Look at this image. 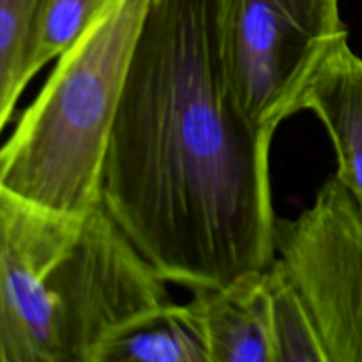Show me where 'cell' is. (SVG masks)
Segmentation results:
<instances>
[{
	"instance_id": "obj_1",
	"label": "cell",
	"mask_w": 362,
	"mask_h": 362,
	"mask_svg": "<svg viewBox=\"0 0 362 362\" xmlns=\"http://www.w3.org/2000/svg\"><path fill=\"white\" fill-rule=\"evenodd\" d=\"M274 138L223 73L216 0H151L103 172V205L170 283L226 285L276 258Z\"/></svg>"
},
{
	"instance_id": "obj_11",
	"label": "cell",
	"mask_w": 362,
	"mask_h": 362,
	"mask_svg": "<svg viewBox=\"0 0 362 362\" xmlns=\"http://www.w3.org/2000/svg\"><path fill=\"white\" fill-rule=\"evenodd\" d=\"M108 4L110 0H41L32 52L34 76L67 52Z\"/></svg>"
},
{
	"instance_id": "obj_9",
	"label": "cell",
	"mask_w": 362,
	"mask_h": 362,
	"mask_svg": "<svg viewBox=\"0 0 362 362\" xmlns=\"http://www.w3.org/2000/svg\"><path fill=\"white\" fill-rule=\"evenodd\" d=\"M276 362H327L317 325L278 260L265 267Z\"/></svg>"
},
{
	"instance_id": "obj_3",
	"label": "cell",
	"mask_w": 362,
	"mask_h": 362,
	"mask_svg": "<svg viewBox=\"0 0 362 362\" xmlns=\"http://www.w3.org/2000/svg\"><path fill=\"white\" fill-rule=\"evenodd\" d=\"M216 32L237 110L272 138L303 112L317 73L349 42L341 0H216Z\"/></svg>"
},
{
	"instance_id": "obj_7",
	"label": "cell",
	"mask_w": 362,
	"mask_h": 362,
	"mask_svg": "<svg viewBox=\"0 0 362 362\" xmlns=\"http://www.w3.org/2000/svg\"><path fill=\"white\" fill-rule=\"evenodd\" d=\"M327 129L336 154V179L362 212V57L349 42L327 59L303 103Z\"/></svg>"
},
{
	"instance_id": "obj_2",
	"label": "cell",
	"mask_w": 362,
	"mask_h": 362,
	"mask_svg": "<svg viewBox=\"0 0 362 362\" xmlns=\"http://www.w3.org/2000/svg\"><path fill=\"white\" fill-rule=\"evenodd\" d=\"M148 6L151 0H110L57 59L0 145V187L71 218L101 204L110 134Z\"/></svg>"
},
{
	"instance_id": "obj_10",
	"label": "cell",
	"mask_w": 362,
	"mask_h": 362,
	"mask_svg": "<svg viewBox=\"0 0 362 362\" xmlns=\"http://www.w3.org/2000/svg\"><path fill=\"white\" fill-rule=\"evenodd\" d=\"M41 0H0V134L34 78L35 25Z\"/></svg>"
},
{
	"instance_id": "obj_8",
	"label": "cell",
	"mask_w": 362,
	"mask_h": 362,
	"mask_svg": "<svg viewBox=\"0 0 362 362\" xmlns=\"http://www.w3.org/2000/svg\"><path fill=\"white\" fill-rule=\"evenodd\" d=\"M92 362H211V357L191 303H168L106 339Z\"/></svg>"
},
{
	"instance_id": "obj_5",
	"label": "cell",
	"mask_w": 362,
	"mask_h": 362,
	"mask_svg": "<svg viewBox=\"0 0 362 362\" xmlns=\"http://www.w3.org/2000/svg\"><path fill=\"white\" fill-rule=\"evenodd\" d=\"M83 219L0 187V362H66L62 267Z\"/></svg>"
},
{
	"instance_id": "obj_6",
	"label": "cell",
	"mask_w": 362,
	"mask_h": 362,
	"mask_svg": "<svg viewBox=\"0 0 362 362\" xmlns=\"http://www.w3.org/2000/svg\"><path fill=\"white\" fill-rule=\"evenodd\" d=\"M189 303L204 325L211 362H276L265 269L194 290Z\"/></svg>"
},
{
	"instance_id": "obj_4",
	"label": "cell",
	"mask_w": 362,
	"mask_h": 362,
	"mask_svg": "<svg viewBox=\"0 0 362 362\" xmlns=\"http://www.w3.org/2000/svg\"><path fill=\"white\" fill-rule=\"evenodd\" d=\"M274 243L327 362H362V212L352 194L331 177L297 218L278 219Z\"/></svg>"
}]
</instances>
